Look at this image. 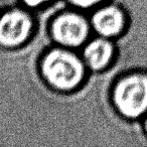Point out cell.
<instances>
[{
  "instance_id": "1",
  "label": "cell",
  "mask_w": 147,
  "mask_h": 147,
  "mask_svg": "<svg viewBox=\"0 0 147 147\" xmlns=\"http://www.w3.org/2000/svg\"><path fill=\"white\" fill-rule=\"evenodd\" d=\"M86 67L82 57L71 49L57 47L43 55L39 71L45 82L59 92H71L83 83Z\"/></svg>"
},
{
  "instance_id": "6",
  "label": "cell",
  "mask_w": 147,
  "mask_h": 147,
  "mask_svg": "<svg viewBox=\"0 0 147 147\" xmlns=\"http://www.w3.org/2000/svg\"><path fill=\"white\" fill-rule=\"evenodd\" d=\"M115 53L116 49L112 39L98 35V37L84 45L82 57L88 69L93 71H100L110 65Z\"/></svg>"
},
{
  "instance_id": "5",
  "label": "cell",
  "mask_w": 147,
  "mask_h": 147,
  "mask_svg": "<svg viewBox=\"0 0 147 147\" xmlns=\"http://www.w3.org/2000/svg\"><path fill=\"white\" fill-rule=\"evenodd\" d=\"M94 31L107 38L118 37L126 28L127 16L122 7L117 4H106L97 8L90 18Z\"/></svg>"
},
{
  "instance_id": "2",
  "label": "cell",
  "mask_w": 147,
  "mask_h": 147,
  "mask_svg": "<svg viewBox=\"0 0 147 147\" xmlns=\"http://www.w3.org/2000/svg\"><path fill=\"white\" fill-rule=\"evenodd\" d=\"M112 102L117 112L126 119L147 114V71H134L121 76L112 89Z\"/></svg>"
},
{
  "instance_id": "7",
  "label": "cell",
  "mask_w": 147,
  "mask_h": 147,
  "mask_svg": "<svg viewBox=\"0 0 147 147\" xmlns=\"http://www.w3.org/2000/svg\"><path fill=\"white\" fill-rule=\"evenodd\" d=\"M67 1L78 9H90L102 4L106 0H67Z\"/></svg>"
},
{
  "instance_id": "8",
  "label": "cell",
  "mask_w": 147,
  "mask_h": 147,
  "mask_svg": "<svg viewBox=\"0 0 147 147\" xmlns=\"http://www.w3.org/2000/svg\"><path fill=\"white\" fill-rule=\"evenodd\" d=\"M22 4H24L28 8H37L42 6L43 4L49 2L51 0H20Z\"/></svg>"
},
{
  "instance_id": "4",
  "label": "cell",
  "mask_w": 147,
  "mask_h": 147,
  "mask_svg": "<svg viewBox=\"0 0 147 147\" xmlns=\"http://www.w3.org/2000/svg\"><path fill=\"white\" fill-rule=\"evenodd\" d=\"M34 29V19L28 11L10 8L0 14V47L16 49L24 45Z\"/></svg>"
},
{
  "instance_id": "9",
  "label": "cell",
  "mask_w": 147,
  "mask_h": 147,
  "mask_svg": "<svg viewBox=\"0 0 147 147\" xmlns=\"http://www.w3.org/2000/svg\"><path fill=\"white\" fill-rule=\"evenodd\" d=\"M143 128H144V131L147 135V114L145 115V119H144V122H143Z\"/></svg>"
},
{
  "instance_id": "3",
  "label": "cell",
  "mask_w": 147,
  "mask_h": 147,
  "mask_svg": "<svg viewBox=\"0 0 147 147\" xmlns=\"http://www.w3.org/2000/svg\"><path fill=\"white\" fill-rule=\"evenodd\" d=\"M90 19L79 11L67 10L53 18L49 33L59 47L76 49L86 43L91 32Z\"/></svg>"
}]
</instances>
